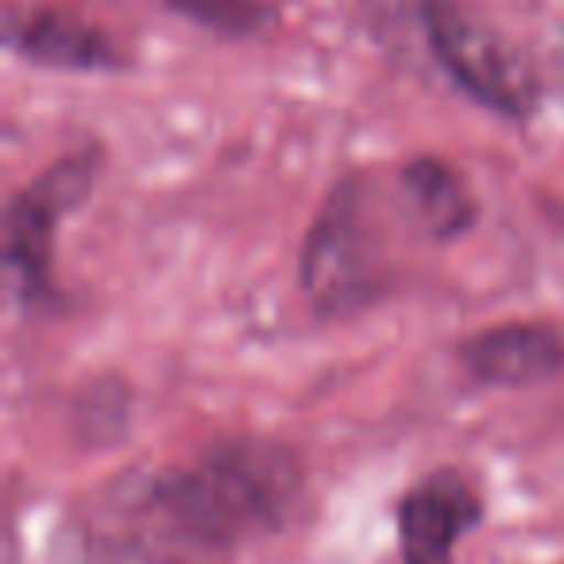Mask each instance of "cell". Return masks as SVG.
I'll return each mask as SVG.
<instances>
[{"instance_id": "6da1fadb", "label": "cell", "mask_w": 564, "mask_h": 564, "mask_svg": "<svg viewBox=\"0 0 564 564\" xmlns=\"http://www.w3.org/2000/svg\"><path fill=\"white\" fill-rule=\"evenodd\" d=\"M124 487L174 533L228 556L240 541L286 525L306 487V468L282 441L225 437L197 460Z\"/></svg>"}, {"instance_id": "7a4b0ae2", "label": "cell", "mask_w": 564, "mask_h": 564, "mask_svg": "<svg viewBox=\"0 0 564 564\" xmlns=\"http://www.w3.org/2000/svg\"><path fill=\"white\" fill-rule=\"evenodd\" d=\"M302 291L322 317L360 314L383 294L387 267L379 228L371 225L368 189L360 178L333 186L302 243Z\"/></svg>"}, {"instance_id": "3957f363", "label": "cell", "mask_w": 564, "mask_h": 564, "mask_svg": "<svg viewBox=\"0 0 564 564\" xmlns=\"http://www.w3.org/2000/svg\"><path fill=\"white\" fill-rule=\"evenodd\" d=\"M417 20L430 55L464 97L507 120H525L538 109V82L530 66L460 0H417Z\"/></svg>"}, {"instance_id": "277c9868", "label": "cell", "mask_w": 564, "mask_h": 564, "mask_svg": "<svg viewBox=\"0 0 564 564\" xmlns=\"http://www.w3.org/2000/svg\"><path fill=\"white\" fill-rule=\"evenodd\" d=\"M97 178V151H78L51 163L35 182H28L9 202L4 225V259L17 274V286L28 299H43L51 291V248L55 228L70 209L89 197Z\"/></svg>"}, {"instance_id": "5b68a950", "label": "cell", "mask_w": 564, "mask_h": 564, "mask_svg": "<svg viewBox=\"0 0 564 564\" xmlns=\"http://www.w3.org/2000/svg\"><path fill=\"white\" fill-rule=\"evenodd\" d=\"M78 564H228V556L178 538L120 484L78 525Z\"/></svg>"}, {"instance_id": "8992f818", "label": "cell", "mask_w": 564, "mask_h": 564, "mask_svg": "<svg viewBox=\"0 0 564 564\" xmlns=\"http://www.w3.org/2000/svg\"><path fill=\"white\" fill-rule=\"evenodd\" d=\"M484 518L479 491L460 471H437L399 502L402 564H453L456 541Z\"/></svg>"}, {"instance_id": "52a82bcc", "label": "cell", "mask_w": 564, "mask_h": 564, "mask_svg": "<svg viewBox=\"0 0 564 564\" xmlns=\"http://www.w3.org/2000/svg\"><path fill=\"white\" fill-rule=\"evenodd\" d=\"M460 364L491 387H538L564 376V329L545 322H507L460 340Z\"/></svg>"}, {"instance_id": "ba28073f", "label": "cell", "mask_w": 564, "mask_h": 564, "mask_svg": "<svg viewBox=\"0 0 564 564\" xmlns=\"http://www.w3.org/2000/svg\"><path fill=\"white\" fill-rule=\"evenodd\" d=\"M9 47L51 70H120L124 55L94 24L66 12H9Z\"/></svg>"}, {"instance_id": "9c48e42d", "label": "cell", "mask_w": 564, "mask_h": 564, "mask_svg": "<svg viewBox=\"0 0 564 564\" xmlns=\"http://www.w3.org/2000/svg\"><path fill=\"white\" fill-rule=\"evenodd\" d=\"M402 189H406V202L422 232L433 236V240H456L476 220L471 189L464 186V178L445 159H410L402 166Z\"/></svg>"}]
</instances>
